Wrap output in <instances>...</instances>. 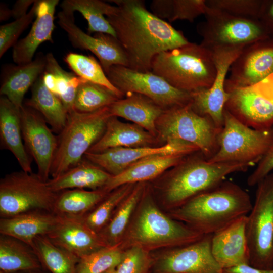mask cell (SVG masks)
Returning <instances> with one entry per match:
<instances>
[{"label": "cell", "mask_w": 273, "mask_h": 273, "mask_svg": "<svg viewBox=\"0 0 273 273\" xmlns=\"http://www.w3.org/2000/svg\"><path fill=\"white\" fill-rule=\"evenodd\" d=\"M123 255L116 246L104 247L79 258L76 273H104L116 268Z\"/></svg>", "instance_id": "obj_41"}, {"label": "cell", "mask_w": 273, "mask_h": 273, "mask_svg": "<svg viewBox=\"0 0 273 273\" xmlns=\"http://www.w3.org/2000/svg\"><path fill=\"white\" fill-rule=\"evenodd\" d=\"M111 83L124 96L135 93L145 96L165 110L189 104L190 93L179 90L152 71L142 72L113 65L106 73Z\"/></svg>", "instance_id": "obj_11"}, {"label": "cell", "mask_w": 273, "mask_h": 273, "mask_svg": "<svg viewBox=\"0 0 273 273\" xmlns=\"http://www.w3.org/2000/svg\"><path fill=\"white\" fill-rule=\"evenodd\" d=\"M36 1L34 0H18L15 2L13 8L11 9L12 17L15 20L25 15L27 11L31 5H33Z\"/></svg>", "instance_id": "obj_47"}, {"label": "cell", "mask_w": 273, "mask_h": 273, "mask_svg": "<svg viewBox=\"0 0 273 273\" xmlns=\"http://www.w3.org/2000/svg\"><path fill=\"white\" fill-rule=\"evenodd\" d=\"M199 151L198 147L190 143L174 140L159 147H118L100 153L87 152L84 158L115 176L137 161L152 155L177 154L187 156Z\"/></svg>", "instance_id": "obj_17"}, {"label": "cell", "mask_w": 273, "mask_h": 273, "mask_svg": "<svg viewBox=\"0 0 273 273\" xmlns=\"http://www.w3.org/2000/svg\"><path fill=\"white\" fill-rule=\"evenodd\" d=\"M157 142L156 137L140 126L123 122L112 116L102 136L87 152L100 153L118 147H149Z\"/></svg>", "instance_id": "obj_25"}, {"label": "cell", "mask_w": 273, "mask_h": 273, "mask_svg": "<svg viewBox=\"0 0 273 273\" xmlns=\"http://www.w3.org/2000/svg\"><path fill=\"white\" fill-rule=\"evenodd\" d=\"M117 9L106 18L114 30L128 61V67L151 71L152 61L159 53L189 42L175 29L146 8L142 0H112Z\"/></svg>", "instance_id": "obj_1"}, {"label": "cell", "mask_w": 273, "mask_h": 273, "mask_svg": "<svg viewBox=\"0 0 273 273\" xmlns=\"http://www.w3.org/2000/svg\"><path fill=\"white\" fill-rule=\"evenodd\" d=\"M60 7L65 11L80 13L87 22L88 34L104 33L116 38L114 30L104 15L114 13L117 6L100 0H64Z\"/></svg>", "instance_id": "obj_34"}, {"label": "cell", "mask_w": 273, "mask_h": 273, "mask_svg": "<svg viewBox=\"0 0 273 273\" xmlns=\"http://www.w3.org/2000/svg\"><path fill=\"white\" fill-rule=\"evenodd\" d=\"M151 71L173 87L189 93L210 87L216 74L211 52L190 42L156 56Z\"/></svg>", "instance_id": "obj_3"}, {"label": "cell", "mask_w": 273, "mask_h": 273, "mask_svg": "<svg viewBox=\"0 0 273 273\" xmlns=\"http://www.w3.org/2000/svg\"><path fill=\"white\" fill-rule=\"evenodd\" d=\"M118 99L108 88L84 80L77 88L74 109L81 113L92 112L109 107Z\"/></svg>", "instance_id": "obj_40"}, {"label": "cell", "mask_w": 273, "mask_h": 273, "mask_svg": "<svg viewBox=\"0 0 273 273\" xmlns=\"http://www.w3.org/2000/svg\"><path fill=\"white\" fill-rule=\"evenodd\" d=\"M225 85L247 87L273 73V38L246 46L232 64Z\"/></svg>", "instance_id": "obj_19"}, {"label": "cell", "mask_w": 273, "mask_h": 273, "mask_svg": "<svg viewBox=\"0 0 273 273\" xmlns=\"http://www.w3.org/2000/svg\"><path fill=\"white\" fill-rule=\"evenodd\" d=\"M112 175L84 158L60 175L49 179L47 184L53 192L72 189H102Z\"/></svg>", "instance_id": "obj_29"}, {"label": "cell", "mask_w": 273, "mask_h": 273, "mask_svg": "<svg viewBox=\"0 0 273 273\" xmlns=\"http://www.w3.org/2000/svg\"><path fill=\"white\" fill-rule=\"evenodd\" d=\"M206 8V0H153L150 4L152 13L169 22L179 20L193 22L204 15Z\"/></svg>", "instance_id": "obj_37"}, {"label": "cell", "mask_w": 273, "mask_h": 273, "mask_svg": "<svg viewBox=\"0 0 273 273\" xmlns=\"http://www.w3.org/2000/svg\"><path fill=\"white\" fill-rule=\"evenodd\" d=\"M61 216L54 212L36 210L0 218V233L16 238L31 247L34 240L48 235Z\"/></svg>", "instance_id": "obj_23"}, {"label": "cell", "mask_w": 273, "mask_h": 273, "mask_svg": "<svg viewBox=\"0 0 273 273\" xmlns=\"http://www.w3.org/2000/svg\"><path fill=\"white\" fill-rule=\"evenodd\" d=\"M246 236L249 264L273 269V173L257 185L254 205L247 216Z\"/></svg>", "instance_id": "obj_8"}, {"label": "cell", "mask_w": 273, "mask_h": 273, "mask_svg": "<svg viewBox=\"0 0 273 273\" xmlns=\"http://www.w3.org/2000/svg\"><path fill=\"white\" fill-rule=\"evenodd\" d=\"M0 140L1 147L13 154L22 170L32 172V158L23 142L20 109L4 96L0 98Z\"/></svg>", "instance_id": "obj_24"}, {"label": "cell", "mask_w": 273, "mask_h": 273, "mask_svg": "<svg viewBox=\"0 0 273 273\" xmlns=\"http://www.w3.org/2000/svg\"><path fill=\"white\" fill-rule=\"evenodd\" d=\"M58 0H38L36 15L27 35L13 47L12 58L17 65L29 63L39 46L46 41L53 42L54 14Z\"/></svg>", "instance_id": "obj_22"}, {"label": "cell", "mask_w": 273, "mask_h": 273, "mask_svg": "<svg viewBox=\"0 0 273 273\" xmlns=\"http://www.w3.org/2000/svg\"><path fill=\"white\" fill-rule=\"evenodd\" d=\"M38 0L32 5L30 10L24 16L0 27V57L7 50L14 47L24 30L32 22L36 15Z\"/></svg>", "instance_id": "obj_43"}, {"label": "cell", "mask_w": 273, "mask_h": 273, "mask_svg": "<svg viewBox=\"0 0 273 273\" xmlns=\"http://www.w3.org/2000/svg\"><path fill=\"white\" fill-rule=\"evenodd\" d=\"M42 268L33 248L14 237L0 235V270L5 273Z\"/></svg>", "instance_id": "obj_32"}, {"label": "cell", "mask_w": 273, "mask_h": 273, "mask_svg": "<svg viewBox=\"0 0 273 273\" xmlns=\"http://www.w3.org/2000/svg\"><path fill=\"white\" fill-rule=\"evenodd\" d=\"M46 58L42 74L44 83L60 98L68 113L74 109L77 88L84 79L64 70L52 53H48Z\"/></svg>", "instance_id": "obj_30"}, {"label": "cell", "mask_w": 273, "mask_h": 273, "mask_svg": "<svg viewBox=\"0 0 273 273\" xmlns=\"http://www.w3.org/2000/svg\"><path fill=\"white\" fill-rule=\"evenodd\" d=\"M57 18L58 25L67 34L72 46L92 52L106 74L113 65L128 67L126 54L117 38L104 33H95L93 36L85 33L75 24L74 13L62 10Z\"/></svg>", "instance_id": "obj_14"}, {"label": "cell", "mask_w": 273, "mask_h": 273, "mask_svg": "<svg viewBox=\"0 0 273 273\" xmlns=\"http://www.w3.org/2000/svg\"><path fill=\"white\" fill-rule=\"evenodd\" d=\"M255 85L273 97V73Z\"/></svg>", "instance_id": "obj_49"}, {"label": "cell", "mask_w": 273, "mask_h": 273, "mask_svg": "<svg viewBox=\"0 0 273 273\" xmlns=\"http://www.w3.org/2000/svg\"><path fill=\"white\" fill-rule=\"evenodd\" d=\"M196 153L173 167L169 175L165 195L167 203L172 207H180L220 184L227 175L245 171L248 167L236 163H210L200 152Z\"/></svg>", "instance_id": "obj_4"}, {"label": "cell", "mask_w": 273, "mask_h": 273, "mask_svg": "<svg viewBox=\"0 0 273 273\" xmlns=\"http://www.w3.org/2000/svg\"><path fill=\"white\" fill-rule=\"evenodd\" d=\"M204 15L205 20L197 25L196 30L203 38L200 44L208 50L245 47L269 37L259 20L237 17L207 6Z\"/></svg>", "instance_id": "obj_10"}, {"label": "cell", "mask_w": 273, "mask_h": 273, "mask_svg": "<svg viewBox=\"0 0 273 273\" xmlns=\"http://www.w3.org/2000/svg\"><path fill=\"white\" fill-rule=\"evenodd\" d=\"M203 236L190 226L169 218L148 199L142 206L132 233L133 239L144 245L165 243L183 246L200 240Z\"/></svg>", "instance_id": "obj_12"}, {"label": "cell", "mask_w": 273, "mask_h": 273, "mask_svg": "<svg viewBox=\"0 0 273 273\" xmlns=\"http://www.w3.org/2000/svg\"><path fill=\"white\" fill-rule=\"evenodd\" d=\"M156 127L158 142L190 143L198 147L207 160L218 149V136L221 129L209 117L194 112L190 103L165 110L157 120Z\"/></svg>", "instance_id": "obj_6"}, {"label": "cell", "mask_w": 273, "mask_h": 273, "mask_svg": "<svg viewBox=\"0 0 273 273\" xmlns=\"http://www.w3.org/2000/svg\"><path fill=\"white\" fill-rule=\"evenodd\" d=\"M262 3L263 0H206L208 7L250 20H259Z\"/></svg>", "instance_id": "obj_42"}, {"label": "cell", "mask_w": 273, "mask_h": 273, "mask_svg": "<svg viewBox=\"0 0 273 273\" xmlns=\"http://www.w3.org/2000/svg\"><path fill=\"white\" fill-rule=\"evenodd\" d=\"M212 236L167 253L156 262L154 273H223L211 252Z\"/></svg>", "instance_id": "obj_18"}, {"label": "cell", "mask_w": 273, "mask_h": 273, "mask_svg": "<svg viewBox=\"0 0 273 273\" xmlns=\"http://www.w3.org/2000/svg\"><path fill=\"white\" fill-rule=\"evenodd\" d=\"M46 64V55L41 54L29 63L7 67L2 79L1 95L20 109L25 94L43 74Z\"/></svg>", "instance_id": "obj_26"}, {"label": "cell", "mask_w": 273, "mask_h": 273, "mask_svg": "<svg viewBox=\"0 0 273 273\" xmlns=\"http://www.w3.org/2000/svg\"><path fill=\"white\" fill-rule=\"evenodd\" d=\"M116 268L110 269V270H108L107 271L104 273H116V271H115Z\"/></svg>", "instance_id": "obj_52"}, {"label": "cell", "mask_w": 273, "mask_h": 273, "mask_svg": "<svg viewBox=\"0 0 273 273\" xmlns=\"http://www.w3.org/2000/svg\"><path fill=\"white\" fill-rule=\"evenodd\" d=\"M12 17L11 9H9L6 6L1 4L0 6V20L4 21L8 20Z\"/></svg>", "instance_id": "obj_50"}, {"label": "cell", "mask_w": 273, "mask_h": 273, "mask_svg": "<svg viewBox=\"0 0 273 273\" xmlns=\"http://www.w3.org/2000/svg\"><path fill=\"white\" fill-rule=\"evenodd\" d=\"M22 136L25 146L37 167V174L43 181L50 178L57 147V136L41 115L23 105L20 109Z\"/></svg>", "instance_id": "obj_16"}, {"label": "cell", "mask_w": 273, "mask_h": 273, "mask_svg": "<svg viewBox=\"0 0 273 273\" xmlns=\"http://www.w3.org/2000/svg\"><path fill=\"white\" fill-rule=\"evenodd\" d=\"M24 105L38 112L53 132L59 133L65 126L68 113L60 98L44 84L42 74L31 87V96Z\"/></svg>", "instance_id": "obj_31"}, {"label": "cell", "mask_w": 273, "mask_h": 273, "mask_svg": "<svg viewBox=\"0 0 273 273\" xmlns=\"http://www.w3.org/2000/svg\"><path fill=\"white\" fill-rule=\"evenodd\" d=\"M47 236L55 245L79 258L106 247L99 235L80 218L61 216Z\"/></svg>", "instance_id": "obj_21"}, {"label": "cell", "mask_w": 273, "mask_h": 273, "mask_svg": "<svg viewBox=\"0 0 273 273\" xmlns=\"http://www.w3.org/2000/svg\"><path fill=\"white\" fill-rule=\"evenodd\" d=\"M109 107L112 116L132 122L157 138L156 122L165 110L147 97L128 93Z\"/></svg>", "instance_id": "obj_28"}, {"label": "cell", "mask_w": 273, "mask_h": 273, "mask_svg": "<svg viewBox=\"0 0 273 273\" xmlns=\"http://www.w3.org/2000/svg\"><path fill=\"white\" fill-rule=\"evenodd\" d=\"M102 189L65 190L58 192L53 212L61 216L82 218L94 208L108 194Z\"/></svg>", "instance_id": "obj_33"}, {"label": "cell", "mask_w": 273, "mask_h": 273, "mask_svg": "<svg viewBox=\"0 0 273 273\" xmlns=\"http://www.w3.org/2000/svg\"><path fill=\"white\" fill-rule=\"evenodd\" d=\"M187 156L165 154L146 157L132 164L119 174L111 176L102 190L109 193L124 185L152 179L167 169L175 166Z\"/></svg>", "instance_id": "obj_27"}, {"label": "cell", "mask_w": 273, "mask_h": 273, "mask_svg": "<svg viewBox=\"0 0 273 273\" xmlns=\"http://www.w3.org/2000/svg\"><path fill=\"white\" fill-rule=\"evenodd\" d=\"M112 116L109 107L81 113L74 109L68 113L65 126L57 136V149L50 176L56 177L75 166L102 136Z\"/></svg>", "instance_id": "obj_5"}, {"label": "cell", "mask_w": 273, "mask_h": 273, "mask_svg": "<svg viewBox=\"0 0 273 273\" xmlns=\"http://www.w3.org/2000/svg\"><path fill=\"white\" fill-rule=\"evenodd\" d=\"M133 184L121 186L109 193L90 212L80 218L93 231L98 234L108 223L117 206L133 190Z\"/></svg>", "instance_id": "obj_38"}, {"label": "cell", "mask_w": 273, "mask_h": 273, "mask_svg": "<svg viewBox=\"0 0 273 273\" xmlns=\"http://www.w3.org/2000/svg\"><path fill=\"white\" fill-rule=\"evenodd\" d=\"M252 206L247 192L235 183L223 181L189 200L174 215L203 235L213 234L247 216Z\"/></svg>", "instance_id": "obj_2"}, {"label": "cell", "mask_w": 273, "mask_h": 273, "mask_svg": "<svg viewBox=\"0 0 273 273\" xmlns=\"http://www.w3.org/2000/svg\"><path fill=\"white\" fill-rule=\"evenodd\" d=\"M247 216L236 220L212 234L211 252L223 269L249 264V253L246 236Z\"/></svg>", "instance_id": "obj_20"}, {"label": "cell", "mask_w": 273, "mask_h": 273, "mask_svg": "<svg viewBox=\"0 0 273 273\" xmlns=\"http://www.w3.org/2000/svg\"><path fill=\"white\" fill-rule=\"evenodd\" d=\"M0 273H5V272H4L3 271L0 270Z\"/></svg>", "instance_id": "obj_53"}, {"label": "cell", "mask_w": 273, "mask_h": 273, "mask_svg": "<svg viewBox=\"0 0 273 273\" xmlns=\"http://www.w3.org/2000/svg\"><path fill=\"white\" fill-rule=\"evenodd\" d=\"M31 247L42 267L50 273H76L79 258L55 245L48 236H40Z\"/></svg>", "instance_id": "obj_35"}, {"label": "cell", "mask_w": 273, "mask_h": 273, "mask_svg": "<svg viewBox=\"0 0 273 273\" xmlns=\"http://www.w3.org/2000/svg\"><path fill=\"white\" fill-rule=\"evenodd\" d=\"M57 193L37 173L22 170L8 174L0 180L1 218L36 210L53 212Z\"/></svg>", "instance_id": "obj_9"}, {"label": "cell", "mask_w": 273, "mask_h": 273, "mask_svg": "<svg viewBox=\"0 0 273 273\" xmlns=\"http://www.w3.org/2000/svg\"><path fill=\"white\" fill-rule=\"evenodd\" d=\"M259 20L273 38V0H263Z\"/></svg>", "instance_id": "obj_46"}, {"label": "cell", "mask_w": 273, "mask_h": 273, "mask_svg": "<svg viewBox=\"0 0 273 273\" xmlns=\"http://www.w3.org/2000/svg\"><path fill=\"white\" fill-rule=\"evenodd\" d=\"M64 61L77 76L103 86L114 92L119 99L123 98L124 95L111 83L101 65L93 56L69 53L65 56Z\"/></svg>", "instance_id": "obj_39"}, {"label": "cell", "mask_w": 273, "mask_h": 273, "mask_svg": "<svg viewBox=\"0 0 273 273\" xmlns=\"http://www.w3.org/2000/svg\"><path fill=\"white\" fill-rule=\"evenodd\" d=\"M223 273H273V269H260L253 267L250 264H242L223 269Z\"/></svg>", "instance_id": "obj_48"}, {"label": "cell", "mask_w": 273, "mask_h": 273, "mask_svg": "<svg viewBox=\"0 0 273 273\" xmlns=\"http://www.w3.org/2000/svg\"><path fill=\"white\" fill-rule=\"evenodd\" d=\"M151 261L147 252L136 245L124 252L122 259L116 268V273H147Z\"/></svg>", "instance_id": "obj_44"}, {"label": "cell", "mask_w": 273, "mask_h": 273, "mask_svg": "<svg viewBox=\"0 0 273 273\" xmlns=\"http://www.w3.org/2000/svg\"><path fill=\"white\" fill-rule=\"evenodd\" d=\"M228 98L224 108L244 125L257 130L273 127V97L255 85H225Z\"/></svg>", "instance_id": "obj_15"}, {"label": "cell", "mask_w": 273, "mask_h": 273, "mask_svg": "<svg viewBox=\"0 0 273 273\" xmlns=\"http://www.w3.org/2000/svg\"><path fill=\"white\" fill-rule=\"evenodd\" d=\"M15 273H50V272L44 270V269L41 268V269H36V270L17 272Z\"/></svg>", "instance_id": "obj_51"}, {"label": "cell", "mask_w": 273, "mask_h": 273, "mask_svg": "<svg viewBox=\"0 0 273 273\" xmlns=\"http://www.w3.org/2000/svg\"><path fill=\"white\" fill-rule=\"evenodd\" d=\"M273 170V139L270 146L252 173L248 176L249 186L257 185Z\"/></svg>", "instance_id": "obj_45"}, {"label": "cell", "mask_w": 273, "mask_h": 273, "mask_svg": "<svg viewBox=\"0 0 273 273\" xmlns=\"http://www.w3.org/2000/svg\"><path fill=\"white\" fill-rule=\"evenodd\" d=\"M244 47L216 48L210 50L216 74L210 87L190 92V105L198 114L211 118L219 129L224 124L223 110L228 98L225 91L226 76L230 67Z\"/></svg>", "instance_id": "obj_13"}, {"label": "cell", "mask_w": 273, "mask_h": 273, "mask_svg": "<svg viewBox=\"0 0 273 273\" xmlns=\"http://www.w3.org/2000/svg\"><path fill=\"white\" fill-rule=\"evenodd\" d=\"M143 191L140 184L120 203L106 225L98 234L106 247H114L124 231Z\"/></svg>", "instance_id": "obj_36"}, {"label": "cell", "mask_w": 273, "mask_h": 273, "mask_svg": "<svg viewBox=\"0 0 273 273\" xmlns=\"http://www.w3.org/2000/svg\"><path fill=\"white\" fill-rule=\"evenodd\" d=\"M223 118V126L218 136V149L208 161L248 167L258 163L272 141L273 127L268 130L252 128L239 121L225 108Z\"/></svg>", "instance_id": "obj_7"}]
</instances>
